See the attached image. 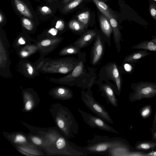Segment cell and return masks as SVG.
<instances>
[{
	"mask_svg": "<svg viewBox=\"0 0 156 156\" xmlns=\"http://www.w3.org/2000/svg\"><path fill=\"white\" fill-rule=\"evenodd\" d=\"M20 122L29 131L45 140L46 146L43 150L48 155L86 156L78 146L69 140L57 126L47 128L35 126L22 120Z\"/></svg>",
	"mask_w": 156,
	"mask_h": 156,
	"instance_id": "1",
	"label": "cell"
},
{
	"mask_svg": "<svg viewBox=\"0 0 156 156\" xmlns=\"http://www.w3.org/2000/svg\"><path fill=\"white\" fill-rule=\"evenodd\" d=\"M56 126L69 139L75 137L79 132L78 124L67 107L58 103L50 105L49 109Z\"/></svg>",
	"mask_w": 156,
	"mask_h": 156,
	"instance_id": "2",
	"label": "cell"
},
{
	"mask_svg": "<svg viewBox=\"0 0 156 156\" xmlns=\"http://www.w3.org/2000/svg\"><path fill=\"white\" fill-rule=\"evenodd\" d=\"M88 144L81 147L83 152L88 154H98L108 156L109 151L114 148L126 145L123 139L118 137H110L96 134L87 141Z\"/></svg>",
	"mask_w": 156,
	"mask_h": 156,
	"instance_id": "3",
	"label": "cell"
},
{
	"mask_svg": "<svg viewBox=\"0 0 156 156\" xmlns=\"http://www.w3.org/2000/svg\"><path fill=\"white\" fill-rule=\"evenodd\" d=\"M77 63L66 58L56 59L41 58L34 63L37 69L44 73L66 74L71 72Z\"/></svg>",
	"mask_w": 156,
	"mask_h": 156,
	"instance_id": "4",
	"label": "cell"
},
{
	"mask_svg": "<svg viewBox=\"0 0 156 156\" xmlns=\"http://www.w3.org/2000/svg\"><path fill=\"white\" fill-rule=\"evenodd\" d=\"M81 99L85 105L93 113L107 122L111 124L113 121L104 107L97 101L93 97L91 92L81 91Z\"/></svg>",
	"mask_w": 156,
	"mask_h": 156,
	"instance_id": "5",
	"label": "cell"
},
{
	"mask_svg": "<svg viewBox=\"0 0 156 156\" xmlns=\"http://www.w3.org/2000/svg\"><path fill=\"white\" fill-rule=\"evenodd\" d=\"M133 92L129 96L131 101L150 98L156 95V84L149 82H140L135 84Z\"/></svg>",
	"mask_w": 156,
	"mask_h": 156,
	"instance_id": "6",
	"label": "cell"
},
{
	"mask_svg": "<svg viewBox=\"0 0 156 156\" xmlns=\"http://www.w3.org/2000/svg\"><path fill=\"white\" fill-rule=\"evenodd\" d=\"M78 112L82 117L84 122L93 128H97L101 130L119 134L120 133L108 124L101 117L93 115L78 108Z\"/></svg>",
	"mask_w": 156,
	"mask_h": 156,
	"instance_id": "7",
	"label": "cell"
},
{
	"mask_svg": "<svg viewBox=\"0 0 156 156\" xmlns=\"http://www.w3.org/2000/svg\"><path fill=\"white\" fill-rule=\"evenodd\" d=\"M62 41L61 37L46 36L39 38L35 43L41 57H44L56 48Z\"/></svg>",
	"mask_w": 156,
	"mask_h": 156,
	"instance_id": "8",
	"label": "cell"
},
{
	"mask_svg": "<svg viewBox=\"0 0 156 156\" xmlns=\"http://www.w3.org/2000/svg\"><path fill=\"white\" fill-rule=\"evenodd\" d=\"M22 96L23 107L21 110L23 112L32 111L37 106L41 100L37 93L31 88L23 89Z\"/></svg>",
	"mask_w": 156,
	"mask_h": 156,
	"instance_id": "9",
	"label": "cell"
},
{
	"mask_svg": "<svg viewBox=\"0 0 156 156\" xmlns=\"http://www.w3.org/2000/svg\"><path fill=\"white\" fill-rule=\"evenodd\" d=\"M83 62H80L69 74L64 77L56 78L50 77V81L54 83L62 84L71 85V82L75 79L80 76L83 73Z\"/></svg>",
	"mask_w": 156,
	"mask_h": 156,
	"instance_id": "10",
	"label": "cell"
},
{
	"mask_svg": "<svg viewBox=\"0 0 156 156\" xmlns=\"http://www.w3.org/2000/svg\"><path fill=\"white\" fill-rule=\"evenodd\" d=\"M2 135L11 144L22 145L31 144L27 134L22 131L8 132L3 131Z\"/></svg>",
	"mask_w": 156,
	"mask_h": 156,
	"instance_id": "11",
	"label": "cell"
},
{
	"mask_svg": "<svg viewBox=\"0 0 156 156\" xmlns=\"http://www.w3.org/2000/svg\"><path fill=\"white\" fill-rule=\"evenodd\" d=\"M49 94L54 99L61 100H67L72 99L73 93L69 88L63 86H58L51 89Z\"/></svg>",
	"mask_w": 156,
	"mask_h": 156,
	"instance_id": "12",
	"label": "cell"
},
{
	"mask_svg": "<svg viewBox=\"0 0 156 156\" xmlns=\"http://www.w3.org/2000/svg\"><path fill=\"white\" fill-rule=\"evenodd\" d=\"M20 72L25 77L33 78L39 75V71L36 67L34 63L28 61H21L19 64Z\"/></svg>",
	"mask_w": 156,
	"mask_h": 156,
	"instance_id": "13",
	"label": "cell"
},
{
	"mask_svg": "<svg viewBox=\"0 0 156 156\" xmlns=\"http://www.w3.org/2000/svg\"><path fill=\"white\" fill-rule=\"evenodd\" d=\"M106 69L107 73L116 84L115 93L117 95H119L121 89V82L120 74L116 65L115 63L111 64Z\"/></svg>",
	"mask_w": 156,
	"mask_h": 156,
	"instance_id": "14",
	"label": "cell"
},
{
	"mask_svg": "<svg viewBox=\"0 0 156 156\" xmlns=\"http://www.w3.org/2000/svg\"><path fill=\"white\" fill-rule=\"evenodd\" d=\"M102 95L106 99L108 103L115 107L118 106V100L115 94L114 90L110 85L105 84L100 87Z\"/></svg>",
	"mask_w": 156,
	"mask_h": 156,
	"instance_id": "15",
	"label": "cell"
},
{
	"mask_svg": "<svg viewBox=\"0 0 156 156\" xmlns=\"http://www.w3.org/2000/svg\"><path fill=\"white\" fill-rule=\"evenodd\" d=\"M103 51L102 42L99 35H97L95 42L92 53V63L96 64L101 58Z\"/></svg>",
	"mask_w": 156,
	"mask_h": 156,
	"instance_id": "16",
	"label": "cell"
},
{
	"mask_svg": "<svg viewBox=\"0 0 156 156\" xmlns=\"http://www.w3.org/2000/svg\"><path fill=\"white\" fill-rule=\"evenodd\" d=\"M14 147H17L20 150L26 152L30 155V156H38L45 155L42 151V149L31 143L28 144L18 145L11 144Z\"/></svg>",
	"mask_w": 156,
	"mask_h": 156,
	"instance_id": "17",
	"label": "cell"
},
{
	"mask_svg": "<svg viewBox=\"0 0 156 156\" xmlns=\"http://www.w3.org/2000/svg\"><path fill=\"white\" fill-rule=\"evenodd\" d=\"M96 34L97 33L94 30H88L73 44L78 48L84 47L93 39Z\"/></svg>",
	"mask_w": 156,
	"mask_h": 156,
	"instance_id": "18",
	"label": "cell"
},
{
	"mask_svg": "<svg viewBox=\"0 0 156 156\" xmlns=\"http://www.w3.org/2000/svg\"><path fill=\"white\" fill-rule=\"evenodd\" d=\"M19 57L22 58L28 57L38 50L37 46L35 44H27L17 49Z\"/></svg>",
	"mask_w": 156,
	"mask_h": 156,
	"instance_id": "19",
	"label": "cell"
},
{
	"mask_svg": "<svg viewBox=\"0 0 156 156\" xmlns=\"http://www.w3.org/2000/svg\"><path fill=\"white\" fill-rule=\"evenodd\" d=\"M109 20L112 27L113 33V37L115 42L118 51L119 50V44H120L121 38V34L119 31V26L114 15L111 17Z\"/></svg>",
	"mask_w": 156,
	"mask_h": 156,
	"instance_id": "20",
	"label": "cell"
},
{
	"mask_svg": "<svg viewBox=\"0 0 156 156\" xmlns=\"http://www.w3.org/2000/svg\"><path fill=\"white\" fill-rule=\"evenodd\" d=\"M132 48L156 51V37L153 36L152 39L151 40L143 41L134 46Z\"/></svg>",
	"mask_w": 156,
	"mask_h": 156,
	"instance_id": "21",
	"label": "cell"
},
{
	"mask_svg": "<svg viewBox=\"0 0 156 156\" xmlns=\"http://www.w3.org/2000/svg\"><path fill=\"white\" fill-rule=\"evenodd\" d=\"M99 20L100 26L103 33L107 37H109L112 30L109 20L104 15H101Z\"/></svg>",
	"mask_w": 156,
	"mask_h": 156,
	"instance_id": "22",
	"label": "cell"
},
{
	"mask_svg": "<svg viewBox=\"0 0 156 156\" xmlns=\"http://www.w3.org/2000/svg\"><path fill=\"white\" fill-rule=\"evenodd\" d=\"M30 143L40 147L44 150L46 146V142L42 137L30 132L27 134Z\"/></svg>",
	"mask_w": 156,
	"mask_h": 156,
	"instance_id": "23",
	"label": "cell"
},
{
	"mask_svg": "<svg viewBox=\"0 0 156 156\" xmlns=\"http://www.w3.org/2000/svg\"><path fill=\"white\" fill-rule=\"evenodd\" d=\"M99 10L109 20L114 15L110 8L103 0H93Z\"/></svg>",
	"mask_w": 156,
	"mask_h": 156,
	"instance_id": "24",
	"label": "cell"
},
{
	"mask_svg": "<svg viewBox=\"0 0 156 156\" xmlns=\"http://www.w3.org/2000/svg\"><path fill=\"white\" fill-rule=\"evenodd\" d=\"M147 50H142L133 52L127 56L124 59V61L129 62H134L141 58L150 54Z\"/></svg>",
	"mask_w": 156,
	"mask_h": 156,
	"instance_id": "25",
	"label": "cell"
},
{
	"mask_svg": "<svg viewBox=\"0 0 156 156\" xmlns=\"http://www.w3.org/2000/svg\"><path fill=\"white\" fill-rule=\"evenodd\" d=\"M15 5L18 11L24 16L32 18V14L30 10L20 0H14Z\"/></svg>",
	"mask_w": 156,
	"mask_h": 156,
	"instance_id": "26",
	"label": "cell"
},
{
	"mask_svg": "<svg viewBox=\"0 0 156 156\" xmlns=\"http://www.w3.org/2000/svg\"><path fill=\"white\" fill-rule=\"evenodd\" d=\"M32 41V39L27 36L20 35L15 40L13 46L18 49L26 45L30 44Z\"/></svg>",
	"mask_w": 156,
	"mask_h": 156,
	"instance_id": "27",
	"label": "cell"
},
{
	"mask_svg": "<svg viewBox=\"0 0 156 156\" xmlns=\"http://www.w3.org/2000/svg\"><path fill=\"white\" fill-rule=\"evenodd\" d=\"M78 48L76 46H73L66 47L60 51L59 54L60 55L63 56L76 54L78 52Z\"/></svg>",
	"mask_w": 156,
	"mask_h": 156,
	"instance_id": "28",
	"label": "cell"
},
{
	"mask_svg": "<svg viewBox=\"0 0 156 156\" xmlns=\"http://www.w3.org/2000/svg\"><path fill=\"white\" fill-rule=\"evenodd\" d=\"M69 27L72 30L79 31L83 30L85 26L80 22L76 20H73L69 22Z\"/></svg>",
	"mask_w": 156,
	"mask_h": 156,
	"instance_id": "29",
	"label": "cell"
},
{
	"mask_svg": "<svg viewBox=\"0 0 156 156\" xmlns=\"http://www.w3.org/2000/svg\"><path fill=\"white\" fill-rule=\"evenodd\" d=\"M78 20L85 27H86L88 23L90 18V13L88 11H85L79 14L77 16Z\"/></svg>",
	"mask_w": 156,
	"mask_h": 156,
	"instance_id": "30",
	"label": "cell"
},
{
	"mask_svg": "<svg viewBox=\"0 0 156 156\" xmlns=\"http://www.w3.org/2000/svg\"><path fill=\"white\" fill-rule=\"evenodd\" d=\"M83 0H74L69 3L63 8V11L64 12L69 11L78 5Z\"/></svg>",
	"mask_w": 156,
	"mask_h": 156,
	"instance_id": "31",
	"label": "cell"
},
{
	"mask_svg": "<svg viewBox=\"0 0 156 156\" xmlns=\"http://www.w3.org/2000/svg\"><path fill=\"white\" fill-rule=\"evenodd\" d=\"M149 11L151 16L156 21V2L148 0Z\"/></svg>",
	"mask_w": 156,
	"mask_h": 156,
	"instance_id": "32",
	"label": "cell"
},
{
	"mask_svg": "<svg viewBox=\"0 0 156 156\" xmlns=\"http://www.w3.org/2000/svg\"><path fill=\"white\" fill-rule=\"evenodd\" d=\"M22 22L23 27L28 31H31L34 28L32 22L28 19L25 17L22 18Z\"/></svg>",
	"mask_w": 156,
	"mask_h": 156,
	"instance_id": "33",
	"label": "cell"
},
{
	"mask_svg": "<svg viewBox=\"0 0 156 156\" xmlns=\"http://www.w3.org/2000/svg\"><path fill=\"white\" fill-rule=\"evenodd\" d=\"M156 146V144L149 143H144L137 145L136 148L140 150H148Z\"/></svg>",
	"mask_w": 156,
	"mask_h": 156,
	"instance_id": "34",
	"label": "cell"
},
{
	"mask_svg": "<svg viewBox=\"0 0 156 156\" xmlns=\"http://www.w3.org/2000/svg\"><path fill=\"white\" fill-rule=\"evenodd\" d=\"M58 30L55 28H51L47 31L48 35L46 36L50 37H56L58 33Z\"/></svg>",
	"mask_w": 156,
	"mask_h": 156,
	"instance_id": "35",
	"label": "cell"
},
{
	"mask_svg": "<svg viewBox=\"0 0 156 156\" xmlns=\"http://www.w3.org/2000/svg\"><path fill=\"white\" fill-rule=\"evenodd\" d=\"M65 27L63 21L61 20H58L55 23V28L59 31L62 30Z\"/></svg>",
	"mask_w": 156,
	"mask_h": 156,
	"instance_id": "36",
	"label": "cell"
},
{
	"mask_svg": "<svg viewBox=\"0 0 156 156\" xmlns=\"http://www.w3.org/2000/svg\"><path fill=\"white\" fill-rule=\"evenodd\" d=\"M151 112V109L149 107L144 108L141 112V115L143 117L148 116Z\"/></svg>",
	"mask_w": 156,
	"mask_h": 156,
	"instance_id": "37",
	"label": "cell"
},
{
	"mask_svg": "<svg viewBox=\"0 0 156 156\" xmlns=\"http://www.w3.org/2000/svg\"><path fill=\"white\" fill-rule=\"evenodd\" d=\"M40 10L41 13L44 15L50 14L52 12L51 9L47 6L42 7L41 8Z\"/></svg>",
	"mask_w": 156,
	"mask_h": 156,
	"instance_id": "38",
	"label": "cell"
},
{
	"mask_svg": "<svg viewBox=\"0 0 156 156\" xmlns=\"http://www.w3.org/2000/svg\"><path fill=\"white\" fill-rule=\"evenodd\" d=\"M124 68L125 70L128 72L131 71L132 69L131 66L128 64H126L125 65Z\"/></svg>",
	"mask_w": 156,
	"mask_h": 156,
	"instance_id": "39",
	"label": "cell"
},
{
	"mask_svg": "<svg viewBox=\"0 0 156 156\" xmlns=\"http://www.w3.org/2000/svg\"><path fill=\"white\" fill-rule=\"evenodd\" d=\"M144 155L156 156V151H152L150 153L146 154Z\"/></svg>",
	"mask_w": 156,
	"mask_h": 156,
	"instance_id": "40",
	"label": "cell"
},
{
	"mask_svg": "<svg viewBox=\"0 0 156 156\" xmlns=\"http://www.w3.org/2000/svg\"><path fill=\"white\" fill-rule=\"evenodd\" d=\"M3 20V17L2 14L1 13L0 14V22L1 23Z\"/></svg>",
	"mask_w": 156,
	"mask_h": 156,
	"instance_id": "41",
	"label": "cell"
},
{
	"mask_svg": "<svg viewBox=\"0 0 156 156\" xmlns=\"http://www.w3.org/2000/svg\"><path fill=\"white\" fill-rule=\"evenodd\" d=\"M73 0H63V2L64 3H66L70 1H72Z\"/></svg>",
	"mask_w": 156,
	"mask_h": 156,
	"instance_id": "42",
	"label": "cell"
},
{
	"mask_svg": "<svg viewBox=\"0 0 156 156\" xmlns=\"http://www.w3.org/2000/svg\"><path fill=\"white\" fill-rule=\"evenodd\" d=\"M154 137L155 138H156V133L154 134Z\"/></svg>",
	"mask_w": 156,
	"mask_h": 156,
	"instance_id": "43",
	"label": "cell"
},
{
	"mask_svg": "<svg viewBox=\"0 0 156 156\" xmlns=\"http://www.w3.org/2000/svg\"><path fill=\"white\" fill-rule=\"evenodd\" d=\"M155 122H156V117H155Z\"/></svg>",
	"mask_w": 156,
	"mask_h": 156,
	"instance_id": "44",
	"label": "cell"
},
{
	"mask_svg": "<svg viewBox=\"0 0 156 156\" xmlns=\"http://www.w3.org/2000/svg\"><path fill=\"white\" fill-rule=\"evenodd\" d=\"M152 0L156 2V0Z\"/></svg>",
	"mask_w": 156,
	"mask_h": 156,
	"instance_id": "45",
	"label": "cell"
}]
</instances>
